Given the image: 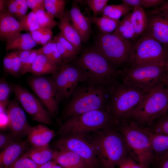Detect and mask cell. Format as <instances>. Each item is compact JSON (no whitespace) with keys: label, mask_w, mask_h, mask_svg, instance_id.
Listing matches in <instances>:
<instances>
[{"label":"cell","mask_w":168,"mask_h":168,"mask_svg":"<svg viewBox=\"0 0 168 168\" xmlns=\"http://www.w3.org/2000/svg\"><path fill=\"white\" fill-rule=\"evenodd\" d=\"M75 64L82 71L84 83L113 86L120 82L119 70L95 47L86 49Z\"/></svg>","instance_id":"6da1fadb"},{"label":"cell","mask_w":168,"mask_h":168,"mask_svg":"<svg viewBox=\"0 0 168 168\" xmlns=\"http://www.w3.org/2000/svg\"><path fill=\"white\" fill-rule=\"evenodd\" d=\"M84 84L76 88L63 112L60 122L91 111L107 109L113 86Z\"/></svg>","instance_id":"7a4b0ae2"},{"label":"cell","mask_w":168,"mask_h":168,"mask_svg":"<svg viewBox=\"0 0 168 168\" xmlns=\"http://www.w3.org/2000/svg\"><path fill=\"white\" fill-rule=\"evenodd\" d=\"M112 127L94 132L88 137L102 168H114L127 156L128 149L121 133Z\"/></svg>","instance_id":"3957f363"},{"label":"cell","mask_w":168,"mask_h":168,"mask_svg":"<svg viewBox=\"0 0 168 168\" xmlns=\"http://www.w3.org/2000/svg\"><path fill=\"white\" fill-rule=\"evenodd\" d=\"M148 92L119 82L112 88L107 109L114 123L127 119Z\"/></svg>","instance_id":"277c9868"},{"label":"cell","mask_w":168,"mask_h":168,"mask_svg":"<svg viewBox=\"0 0 168 168\" xmlns=\"http://www.w3.org/2000/svg\"><path fill=\"white\" fill-rule=\"evenodd\" d=\"M136 42L113 33H100L95 39V47L118 70H123L129 68L132 62Z\"/></svg>","instance_id":"5b68a950"},{"label":"cell","mask_w":168,"mask_h":168,"mask_svg":"<svg viewBox=\"0 0 168 168\" xmlns=\"http://www.w3.org/2000/svg\"><path fill=\"white\" fill-rule=\"evenodd\" d=\"M114 124L107 109L95 110L63 121L55 134L59 137L71 135H86L111 127Z\"/></svg>","instance_id":"8992f818"},{"label":"cell","mask_w":168,"mask_h":168,"mask_svg":"<svg viewBox=\"0 0 168 168\" xmlns=\"http://www.w3.org/2000/svg\"><path fill=\"white\" fill-rule=\"evenodd\" d=\"M123 136L128 149L137 158L138 163L147 167L154 156L151 146L152 133L128 119L115 124Z\"/></svg>","instance_id":"52a82bcc"},{"label":"cell","mask_w":168,"mask_h":168,"mask_svg":"<svg viewBox=\"0 0 168 168\" xmlns=\"http://www.w3.org/2000/svg\"><path fill=\"white\" fill-rule=\"evenodd\" d=\"M165 64H142L119 70V80L149 92L163 84L166 72Z\"/></svg>","instance_id":"ba28073f"},{"label":"cell","mask_w":168,"mask_h":168,"mask_svg":"<svg viewBox=\"0 0 168 168\" xmlns=\"http://www.w3.org/2000/svg\"><path fill=\"white\" fill-rule=\"evenodd\" d=\"M168 110V94L163 84L147 94L140 105L128 115L127 120L137 124L152 123Z\"/></svg>","instance_id":"9c48e42d"},{"label":"cell","mask_w":168,"mask_h":168,"mask_svg":"<svg viewBox=\"0 0 168 168\" xmlns=\"http://www.w3.org/2000/svg\"><path fill=\"white\" fill-rule=\"evenodd\" d=\"M168 57V49L145 33L136 41L133 60L129 68L145 64L165 63Z\"/></svg>","instance_id":"30bf717a"},{"label":"cell","mask_w":168,"mask_h":168,"mask_svg":"<svg viewBox=\"0 0 168 168\" xmlns=\"http://www.w3.org/2000/svg\"><path fill=\"white\" fill-rule=\"evenodd\" d=\"M51 79L61 101L71 96L83 82L81 69L75 64L63 62L53 74Z\"/></svg>","instance_id":"8fae6325"},{"label":"cell","mask_w":168,"mask_h":168,"mask_svg":"<svg viewBox=\"0 0 168 168\" xmlns=\"http://www.w3.org/2000/svg\"><path fill=\"white\" fill-rule=\"evenodd\" d=\"M53 145L57 150L69 151L76 153L83 159L89 168H97L99 165L95 149L87 134L61 137Z\"/></svg>","instance_id":"7c38bea8"},{"label":"cell","mask_w":168,"mask_h":168,"mask_svg":"<svg viewBox=\"0 0 168 168\" xmlns=\"http://www.w3.org/2000/svg\"><path fill=\"white\" fill-rule=\"evenodd\" d=\"M29 85L51 116L58 114L61 101L51 78L35 76L28 80Z\"/></svg>","instance_id":"4fadbf2b"},{"label":"cell","mask_w":168,"mask_h":168,"mask_svg":"<svg viewBox=\"0 0 168 168\" xmlns=\"http://www.w3.org/2000/svg\"><path fill=\"white\" fill-rule=\"evenodd\" d=\"M13 86L16 100L32 119L42 124L51 125V115L39 99L20 85L16 84Z\"/></svg>","instance_id":"5bb4252c"},{"label":"cell","mask_w":168,"mask_h":168,"mask_svg":"<svg viewBox=\"0 0 168 168\" xmlns=\"http://www.w3.org/2000/svg\"><path fill=\"white\" fill-rule=\"evenodd\" d=\"M6 110L9 119L8 127L11 133L20 140L27 136L31 126L18 102L16 100L9 101Z\"/></svg>","instance_id":"9a60e30c"},{"label":"cell","mask_w":168,"mask_h":168,"mask_svg":"<svg viewBox=\"0 0 168 168\" xmlns=\"http://www.w3.org/2000/svg\"><path fill=\"white\" fill-rule=\"evenodd\" d=\"M147 15L148 21L145 33L168 49V14L157 12Z\"/></svg>","instance_id":"2e32d148"},{"label":"cell","mask_w":168,"mask_h":168,"mask_svg":"<svg viewBox=\"0 0 168 168\" xmlns=\"http://www.w3.org/2000/svg\"><path fill=\"white\" fill-rule=\"evenodd\" d=\"M69 12L70 20L80 35L82 42H86L91 32L93 23L91 17L85 16L76 3H72Z\"/></svg>","instance_id":"e0dca14e"},{"label":"cell","mask_w":168,"mask_h":168,"mask_svg":"<svg viewBox=\"0 0 168 168\" xmlns=\"http://www.w3.org/2000/svg\"><path fill=\"white\" fill-rule=\"evenodd\" d=\"M28 140L20 141L7 147L0 154V168H7L29 148Z\"/></svg>","instance_id":"ac0fdd59"},{"label":"cell","mask_w":168,"mask_h":168,"mask_svg":"<svg viewBox=\"0 0 168 168\" xmlns=\"http://www.w3.org/2000/svg\"><path fill=\"white\" fill-rule=\"evenodd\" d=\"M23 30L20 22L7 13H0V39L6 42Z\"/></svg>","instance_id":"d6986e66"},{"label":"cell","mask_w":168,"mask_h":168,"mask_svg":"<svg viewBox=\"0 0 168 168\" xmlns=\"http://www.w3.org/2000/svg\"><path fill=\"white\" fill-rule=\"evenodd\" d=\"M55 135L54 131L45 125L40 124L31 126L27 135V140L32 146H45L49 145Z\"/></svg>","instance_id":"ffe728a7"},{"label":"cell","mask_w":168,"mask_h":168,"mask_svg":"<svg viewBox=\"0 0 168 168\" xmlns=\"http://www.w3.org/2000/svg\"><path fill=\"white\" fill-rule=\"evenodd\" d=\"M70 21L69 12L67 10L63 17L59 19L58 26L60 32L79 52L82 47V42L78 32Z\"/></svg>","instance_id":"44dd1931"},{"label":"cell","mask_w":168,"mask_h":168,"mask_svg":"<svg viewBox=\"0 0 168 168\" xmlns=\"http://www.w3.org/2000/svg\"><path fill=\"white\" fill-rule=\"evenodd\" d=\"M53 161L64 168H89L79 155L69 151H55Z\"/></svg>","instance_id":"7402d4cb"},{"label":"cell","mask_w":168,"mask_h":168,"mask_svg":"<svg viewBox=\"0 0 168 168\" xmlns=\"http://www.w3.org/2000/svg\"><path fill=\"white\" fill-rule=\"evenodd\" d=\"M58 67L54 63L45 56L39 54L36 56L27 72L38 76L53 74Z\"/></svg>","instance_id":"603a6c76"},{"label":"cell","mask_w":168,"mask_h":168,"mask_svg":"<svg viewBox=\"0 0 168 168\" xmlns=\"http://www.w3.org/2000/svg\"><path fill=\"white\" fill-rule=\"evenodd\" d=\"M37 44L29 32L20 33L6 42L5 49L7 51L30 50L32 49Z\"/></svg>","instance_id":"cb8c5ba5"},{"label":"cell","mask_w":168,"mask_h":168,"mask_svg":"<svg viewBox=\"0 0 168 168\" xmlns=\"http://www.w3.org/2000/svg\"><path fill=\"white\" fill-rule=\"evenodd\" d=\"M54 152L49 145L40 147L32 146L24 154L37 164L42 165L53 160Z\"/></svg>","instance_id":"d4e9b609"},{"label":"cell","mask_w":168,"mask_h":168,"mask_svg":"<svg viewBox=\"0 0 168 168\" xmlns=\"http://www.w3.org/2000/svg\"><path fill=\"white\" fill-rule=\"evenodd\" d=\"M130 20L137 40L146 31L148 21L147 15L143 8L136 7L131 12Z\"/></svg>","instance_id":"484cf974"},{"label":"cell","mask_w":168,"mask_h":168,"mask_svg":"<svg viewBox=\"0 0 168 168\" xmlns=\"http://www.w3.org/2000/svg\"><path fill=\"white\" fill-rule=\"evenodd\" d=\"M20 53V51L12 50L4 57L3 69L5 72L16 77L21 75L22 67Z\"/></svg>","instance_id":"4316f807"},{"label":"cell","mask_w":168,"mask_h":168,"mask_svg":"<svg viewBox=\"0 0 168 168\" xmlns=\"http://www.w3.org/2000/svg\"><path fill=\"white\" fill-rule=\"evenodd\" d=\"M151 144L154 155L160 160L168 156V135L152 133Z\"/></svg>","instance_id":"83f0119b"},{"label":"cell","mask_w":168,"mask_h":168,"mask_svg":"<svg viewBox=\"0 0 168 168\" xmlns=\"http://www.w3.org/2000/svg\"><path fill=\"white\" fill-rule=\"evenodd\" d=\"M131 12L129 11L123 16L119 24L113 32L124 39L133 41H136L135 31L130 20Z\"/></svg>","instance_id":"f1b7e54d"},{"label":"cell","mask_w":168,"mask_h":168,"mask_svg":"<svg viewBox=\"0 0 168 168\" xmlns=\"http://www.w3.org/2000/svg\"><path fill=\"white\" fill-rule=\"evenodd\" d=\"M6 12L20 22L26 15L28 6L26 0H5Z\"/></svg>","instance_id":"f546056e"},{"label":"cell","mask_w":168,"mask_h":168,"mask_svg":"<svg viewBox=\"0 0 168 168\" xmlns=\"http://www.w3.org/2000/svg\"><path fill=\"white\" fill-rule=\"evenodd\" d=\"M93 23L95 24L100 31L101 33L108 34L114 32L118 27L120 21L107 16H102L101 17H91Z\"/></svg>","instance_id":"4dcf8cb0"},{"label":"cell","mask_w":168,"mask_h":168,"mask_svg":"<svg viewBox=\"0 0 168 168\" xmlns=\"http://www.w3.org/2000/svg\"><path fill=\"white\" fill-rule=\"evenodd\" d=\"M46 11L54 18L59 19L63 16L67 1L65 0H44Z\"/></svg>","instance_id":"1f68e13d"},{"label":"cell","mask_w":168,"mask_h":168,"mask_svg":"<svg viewBox=\"0 0 168 168\" xmlns=\"http://www.w3.org/2000/svg\"><path fill=\"white\" fill-rule=\"evenodd\" d=\"M131 9L122 3L117 5H108L105 7L101 14L102 16L115 20H119Z\"/></svg>","instance_id":"d6a6232c"},{"label":"cell","mask_w":168,"mask_h":168,"mask_svg":"<svg viewBox=\"0 0 168 168\" xmlns=\"http://www.w3.org/2000/svg\"><path fill=\"white\" fill-rule=\"evenodd\" d=\"M29 33L37 44L43 46L53 40V33L51 30L46 28L40 27Z\"/></svg>","instance_id":"836d02e7"},{"label":"cell","mask_w":168,"mask_h":168,"mask_svg":"<svg viewBox=\"0 0 168 168\" xmlns=\"http://www.w3.org/2000/svg\"><path fill=\"white\" fill-rule=\"evenodd\" d=\"M35 12L40 27L51 30L54 27L58 25V22L45 10H39Z\"/></svg>","instance_id":"e575fe53"},{"label":"cell","mask_w":168,"mask_h":168,"mask_svg":"<svg viewBox=\"0 0 168 168\" xmlns=\"http://www.w3.org/2000/svg\"><path fill=\"white\" fill-rule=\"evenodd\" d=\"M23 30L31 32L40 28L35 12L31 11L20 22Z\"/></svg>","instance_id":"d590c367"},{"label":"cell","mask_w":168,"mask_h":168,"mask_svg":"<svg viewBox=\"0 0 168 168\" xmlns=\"http://www.w3.org/2000/svg\"><path fill=\"white\" fill-rule=\"evenodd\" d=\"M14 91V86L9 84L2 77L0 80V103H8L10 95Z\"/></svg>","instance_id":"8d00e7d4"},{"label":"cell","mask_w":168,"mask_h":168,"mask_svg":"<svg viewBox=\"0 0 168 168\" xmlns=\"http://www.w3.org/2000/svg\"><path fill=\"white\" fill-rule=\"evenodd\" d=\"M41 165L37 164L23 154L7 168H40Z\"/></svg>","instance_id":"74e56055"},{"label":"cell","mask_w":168,"mask_h":168,"mask_svg":"<svg viewBox=\"0 0 168 168\" xmlns=\"http://www.w3.org/2000/svg\"><path fill=\"white\" fill-rule=\"evenodd\" d=\"M91 10L93 17L101 14L109 1L108 0H86L84 1Z\"/></svg>","instance_id":"f35d334b"},{"label":"cell","mask_w":168,"mask_h":168,"mask_svg":"<svg viewBox=\"0 0 168 168\" xmlns=\"http://www.w3.org/2000/svg\"><path fill=\"white\" fill-rule=\"evenodd\" d=\"M54 38L62 44L73 60L76 57L79 52L73 45L67 40L60 32L58 33Z\"/></svg>","instance_id":"ab89813d"},{"label":"cell","mask_w":168,"mask_h":168,"mask_svg":"<svg viewBox=\"0 0 168 168\" xmlns=\"http://www.w3.org/2000/svg\"><path fill=\"white\" fill-rule=\"evenodd\" d=\"M12 133L1 132L0 133V149L2 151L10 145L21 141Z\"/></svg>","instance_id":"60d3db41"},{"label":"cell","mask_w":168,"mask_h":168,"mask_svg":"<svg viewBox=\"0 0 168 168\" xmlns=\"http://www.w3.org/2000/svg\"><path fill=\"white\" fill-rule=\"evenodd\" d=\"M154 133L168 135V115L163 117L157 122Z\"/></svg>","instance_id":"b9f144b4"},{"label":"cell","mask_w":168,"mask_h":168,"mask_svg":"<svg viewBox=\"0 0 168 168\" xmlns=\"http://www.w3.org/2000/svg\"><path fill=\"white\" fill-rule=\"evenodd\" d=\"M119 168H147L136 163L131 158L126 156L118 165Z\"/></svg>","instance_id":"7bdbcfd3"},{"label":"cell","mask_w":168,"mask_h":168,"mask_svg":"<svg viewBox=\"0 0 168 168\" xmlns=\"http://www.w3.org/2000/svg\"><path fill=\"white\" fill-rule=\"evenodd\" d=\"M53 40L55 43L57 49L62 56L63 62L69 63L73 60L71 57L62 44L54 38Z\"/></svg>","instance_id":"ee69618b"},{"label":"cell","mask_w":168,"mask_h":168,"mask_svg":"<svg viewBox=\"0 0 168 168\" xmlns=\"http://www.w3.org/2000/svg\"><path fill=\"white\" fill-rule=\"evenodd\" d=\"M28 7L35 12L40 10H45L44 0H26Z\"/></svg>","instance_id":"f6af8a7d"},{"label":"cell","mask_w":168,"mask_h":168,"mask_svg":"<svg viewBox=\"0 0 168 168\" xmlns=\"http://www.w3.org/2000/svg\"><path fill=\"white\" fill-rule=\"evenodd\" d=\"M40 54L38 49H32L21 72V75L27 72L28 71L31 66L36 56Z\"/></svg>","instance_id":"bcb514c9"},{"label":"cell","mask_w":168,"mask_h":168,"mask_svg":"<svg viewBox=\"0 0 168 168\" xmlns=\"http://www.w3.org/2000/svg\"><path fill=\"white\" fill-rule=\"evenodd\" d=\"M53 40L43 46L39 49L40 54H43L53 61Z\"/></svg>","instance_id":"7dc6e473"},{"label":"cell","mask_w":168,"mask_h":168,"mask_svg":"<svg viewBox=\"0 0 168 168\" xmlns=\"http://www.w3.org/2000/svg\"><path fill=\"white\" fill-rule=\"evenodd\" d=\"M165 0H141L142 7L144 8H154L162 5Z\"/></svg>","instance_id":"c3c4849f"},{"label":"cell","mask_w":168,"mask_h":168,"mask_svg":"<svg viewBox=\"0 0 168 168\" xmlns=\"http://www.w3.org/2000/svg\"><path fill=\"white\" fill-rule=\"evenodd\" d=\"M52 56L53 61L58 67L60 65L63 63L62 56L58 52L56 45L54 41Z\"/></svg>","instance_id":"681fc988"},{"label":"cell","mask_w":168,"mask_h":168,"mask_svg":"<svg viewBox=\"0 0 168 168\" xmlns=\"http://www.w3.org/2000/svg\"><path fill=\"white\" fill-rule=\"evenodd\" d=\"M146 12L147 15L157 12H163L168 14V1L166 0L162 5L158 7Z\"/></svg>","instance_id":"f907efd6"},{"label":"cell","mask_w":168,"mask_h":168,"mask_svg":"<svg viewBox=\"0 0 168 168\" xmlns=\"http://www.w3.org/2000/svg\"><path fill=\"white\" fill-rule=\"evenodd\" d=\"M121 1L122 3L131 9H133L137 7H142L141 0H122Z\"/></svg>","instance_id":"816d5d0a"},{"label":"cell","mask_w":168,"mask_h":168,"mask_svg":"<svg viewBox=\"0 0 168 168\" xmlns=\"http://www.w3.org/2000/svg\"><path fill=\"white\" fill-rule=\"evenodd\" d=\"M32 50L20 51V58L21 64L22 71Z\"/></svg>","instance_id":"f5cc1de1"},{"label":"cell","mask_w":168,"mask_h":168,"mask_svg":"<svg viewBox=\"0 0 168 168\" xmlns=\"http://www.w3.org/2000/svg\"><path fill=\"white\" fill-rule=\"evenodd\" d=\"M9 119L6 110L4 112L0 114V128H4L8 127Z\"/></svg>","instance_id":"db71d44e"},{"label":"cell","mask_w":168,"mask_h":168,"mask_svg":"<svg viewBox=\"0 0 168 168\" xmlns=\"http://www.w3.org/2000/svg\"><path fill=\"white\" fill-rule=\"evenodd\" d=\"M40 168H64L54 161H49L41 165Z\"/></svg>","instance_id":"11a10c76"},{"label":"cell","mask_w":168,"mask_h":168,"mask_svg":"<svg viewBox=\"0 0 168 168\" xmlns=\"http://www.w3.org/2000/svg\"><path fill=\"white\" fill-rule=\"evenodd\" d=\"M166 72L163 84L165 86H168V57L165 63Z\"/></svg>","instance_id":"9f6ffc18"},{"label":"cell","mask_w":168,"mask_h":168,"mask_svg":"<svg viewBox=\"0 0 168 168\" xmlns=\"http://www.w3.org/2000/svg\"><path fill=\"white\" fill-rule=\"evenodd\" d=\"M160 168H168V156L161 160Z\"/></svg>","instance_id":"6f0895ef"},{"label":"cell","mask_w":168,"mask_h":168,"mask_svg":"<svg viewBox=\"0 0 168 168\" xmlns=\"http://www.w3.org/2000/svg\"><path fill=\"white\" fill-rule=\"evenodd\" d=\"M165 87H166V90H167V92H168V86H165Z\"/></svg>","instance_id":"680465c9"}]
</instances>
